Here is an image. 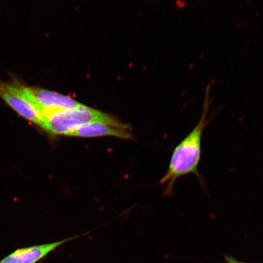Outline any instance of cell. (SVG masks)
I'll return each instance as SVG.
<instances>
[{
    "instance_id": "277c9868",
    "label": "cell",
    "mask_w": 263,
    "mask_h": 263,
    "mask_svg": "<svg viewBox=\"0 0 263 263\" xmlns=\"http://www.w3.org/2000/svg\"><path fill=\"white\" fill-rule=\"evenodd\" d=\"M30 89L36 100L45 110H63L71 109L80 106L81 103L65 95L44 89L40 87H31ZM45 112V111H44Z\"/></svg>"
},
{
    "instance_id": "8992f818",
    "label": "cell",
    "mask_w": 263,
    "mask_h": 263,
    "mask_svg": "<svg viewBox=\"0 0 263 263\" xmlns=\"http://www.w3.org/2000/svg\"><path fill=\"white\" fill-rule=\"evenodd\" d=\"M70 136L84 138L111 136L123 139H132L133 138L129 129L101 123H93L82 126Z\"/></svg>"
},
{
    "instance_id": "5b68a950",
    "label": "cell",
    "mask_w": 263,
    "mask_h": 263,
    "mask_svg": "<svg viewBox=\"0 0 263 263\" xmlns=\"http://www.w3.org/2000/svg\"><path fill=\"white\" fill-rule=\"evenodd\" d=\"M0 98L15 110L16 113L25 119L42 126L43 117L36 108L25 99L18 95L3 89L0 86Z\"/></svg>"
},
{
    "instance_id": "6da1fadb",
    "label": "cell",
    "mask_w": 263,
    "mask_h": 263,
    "mask_svg": "<svg viewBox=\"0 0 263 263\" xmlns=\"http://www.w3.org/2000/svg\"><path fill=\"white\" fill-rule=\"evenodd\" d=\"M209 108V97L206 95L202 116L198 123L174 148L168 169L160 180L161 185H166L164 195L166 196L173 195L174 186L177 180L189 174L196 176L206 192L205 181L199 173V166L201 159L203 132L211 121V118H208Z\"/></svg>"
},
{
    "instance_id": "3957f363",
    "label": "cell",
    "mask_w": 263,
    "mask_h": 263,
    "mask_svg": "<svg viewBox=\"0 0 263 263\" xmlns=\"http://www.w3.org/2000/svg\"><path fill=\"white\" fill-rule=\"evenodd\" d=\"M84 236L77 235L57 242L18 249L2 259L0 263H37L59 247Z\"/></svg>"
},
{
    "instance_id": "7a4b0ae2",
    "label": "cell",
    "mask_w": 263,
    "mask_h": 263,
    "mask_svg": "<svg viewBox=\"0 0 263 263\" xmlns=\"http://www.w3.org/2000/svg\"><path fill=\"white\" fill-rule=\"evenodd\" d=\"M101 123L115 127L130 129L108 114L81 104L71 109L45 110L42 127L53 135L70 136L76 130L85 125Z\"/></svg>"
},
{
    "instance_id": "52a82bcc",
    "label": "cell",
    "mask_w": 263,
    "mask_h": 263,
    "mask_svg": "<svg viewBox=\"0 0 263 263\" xmlns=\"http://www.w3.org/2000/svg\"><path fill=\"white\" fill-rule=\"evenodd\" d=\"M228 263H245V262H237V261H230Z\"/></svg>"
}]
</instances>
